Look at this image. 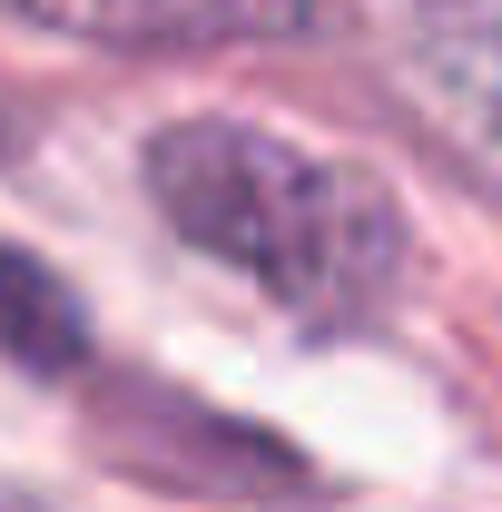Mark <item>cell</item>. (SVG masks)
I'll return each mask as SVG.
<instances>
[{"mask_svg": "<svg viewBox=\"0 0 502 512\" xmlns=\"http://www.w3.org/2000/svg\"><path fill=\"white\" fill-rule=\"evenodd\" d=\"M10 10L99 50H217V40H286L315 20V0H10Z\"/></svg>", "mask_w": 502, "mask_h": 512, "instance_id": "7a4b0ae2", "label": "cell"}, {"mask_svg": "<svg viewBox=\"0 0 502 512\" xmlns=\"http://www.w3.org/2000/svg\"><path fill=\"white\" fill-rule=\"evenodd\" d=\"M0 345L20 355V365H40V375H69L79 365V306L60 296V276L50 266H30V256H0Z\"/></svg>", "mask_w": 502, "mask_h": 512, "instance_id": "3957f363", "label": "cell"}, {"mask_svg": "<svg viewBox=\"0 0 502 512\" xmlns=\"http://www.w3.org/2000/svg\"><path fill=\"white\" fill-rule=\"evenodd\" d=\"M148 197L188 247L247 266L296 316H355L404 266V207L375 178L237 119H188L148 138Z\"/></svg>", "mask_w": 502, "mask_h": 512, "instance_id": "6da1fadb", "label": "cell"}]
</instances>
